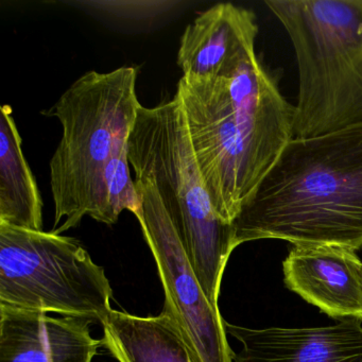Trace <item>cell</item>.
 Segmentation results:
<instances>
[{"label":"cell","mask_w":362,"mask_h":362,"mask_svg":"<svg viewBox=\"0 0 362 362\" xmlns=\"http://www.w3.org/2000/svg\"><path fill=\"white\" fill-rule=\"evenodd\" d=\"M92 323L0 304V362H92L101 346Z\"/></svg>","instance_id":"obj_11"},{"label":"cell","mask_w":362,"mask_h":362,"mask_svg":"<svg viewBox=\"0 0 362 362\" xmlns=\"http://www.w3.org/2000/svg\"><path fill=\"white\" fill-rule=\"evenodd\" d=\"M135 177L141 200L135 217L158 267L164 308L177 322L196 362H234L219 307L209 302L199 283L153 180Z\"/></svg>","instance_id":"obj_7"},{"label":"cell","mask_w":362,"mask_h":362,"mask_svg":"<svg viewBox=\"0 0 362 362\" xmlns=\"http://www.w3.org/2000/svg\"><path fill=\"white\" fill-rule=\"evenodd\" d=\"M224 326L243 344L234 362H362V320L323 327Z\"/></svg>","instance_id":"obj_9"},{"label":"cell","mask_w":362,"mask_h":362,"mask_svg":"<svg viewBox=\"0 0 362 362\" xmlns=\"http://www.w3.org/2000/svg\"><path fill=\"white\" fill-rule=\"evenodd\" d=\"M136 81L134 67L88 71L43 112L58 118L63 130L49 164L54 234L77 228L86 216L105 226L116 223L105 173L118 137L132 131L141 109Z\"/></svg>","instance_id":"obj_3"},{"label":"cell","mask_w":362,"mask_h":362,"mask_svg":"<svg viewBox=\"0 0 362 362\" xmlns=\"http://www.w3.org/2000/svg\"><path fill=\"white\" fill-rule=\"evenodd\" d=\"M112 296L105 269L75 238L0 223V304L103 324Z\"/></svg>","instance_id":"obj_6"},{"label":"cell","mask_w":362,"mask_h":362,"mask_svg":"<svg viewBox=\"0 0 362 362\" xmlns=\"http://www.w3.org/2000/svg\"><path fill=\"white\" fill-rule=\"evenodd\" d=\"M175 96L216 214L233 226L294 139V105L256 52L226 77L183 76Z\"/></svg>","instance_id":"obj_1"},{"label":"cell","mask_w":362,"mask_h":362,"mask_svg":"<svg viewBox=\"0 0 362 362\" xmlns=\"http://www.w3.org/2000/svg\"><path fill=\"white\" fill-rule=\"evenodd\" d=\"M256 16L233 4H217L190 23L181 37L177 65L186 77H226L255 52Z\"/></svg>","instance_id":"obj_10"},{"label":"cell","mask_w":362,"mask_h":362,"mask_svg":"<svg viewBox=\"0 0 362 362\" xmlns=\"http://www.w3.org/2000/svg\"><path fill=\"white\" fill-rule=\"evenodd\" d=\"M291 291L337 319L362 320V262L337 245H293L283 262Z\"/></svg>","instance_id":"obj_8"},{"label":"cell","mask_w":362,"mask_h":362,"mask_svg":"<svg viewBox=\"0 0 362 362\" xmlns=\"http://www.w3.org/2000/svg\"><path fill=\"white\" fill-rule=\"evenodd\" d=\"M298 73L294 139L362 124V0H267Z\"/></svg>","instance_id":"obj_4"},{"label":"cell","mask_w":362,"mask_h":362,"mask_svg":"<svg viewBox=\"0 0 362 362\" xmlns=\"http://www.w3.org/2000/svg\"><path fill=\"white\" fill-rule=\"evenodd\" d=\"M131 132L124 133L118 137L105 173L110 209L115 222L118 221L122 211H129L135 215L141 209V200L135 181L131 177L129 160Z\"/></svg>","instance_id":"obj_14"},{"label":"cell","mask_w":362,"mask_h":362,"mask_svg":"<svg viewBox=\"0 0 362 362\" xmlns=\"http://www.w3.org/2000/svg\"><path fill=\"white\" fill-rule=\"evenodd\" d=\"M129 160L135 175L153 180L199 283L218 307L224 270L236 249L234 228L216 214L175 96L154 107L141 105Z\"/></svg>","instance_id":"obj_5"},{"label":"cell","mask_w":362,"mask_h":362,"mask_svg":"<svg viewBox=\"0 0 362 362\" xmlns=\"http://www.w3.org/2000/svg\"><path fill=\"white\" fill-rule=\"evenodd\" d=\"M233 228L236 247L279 239L361 249L362 124L292 139Z\"/></svg>","instance_id":"obj_2"},{"label":"cell","mask_w":362,"mask_h":362,"mask_svg":"<svg viewBox=\"0 0 362 362\" xmlns=\"http://www.w3.org/2000/svg\"><path fill=\"white\" fill-rule=\"evenodd\" d=\"M101 345L119 362H196L167 309L156 317L112 310Z\"/></svg>","instance_id":"obj_12"},{"label":"cell","mask_w":362,"mask_h":362,"mask_svg":"<svg viewBox=\"0 0 362 362\" xmlns=\"http://www.w3.org/2000/svg\"><path fill=\"white\" fill-rule=\"evenodd\" d=\"M44 202L22 150L12 107L0 110V223L43 230Z\"/></svg>","instance_id":"obj_13"}]
</instances>
